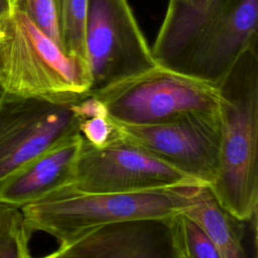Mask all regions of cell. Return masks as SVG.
<instances>
[{
  "label": "cell",
  "instance_id": "6da1fadb",
  "mask_svg": "<svg viewBox=\"0 0 258 258\" xmlns=\"http://www.w3.org/2000/svg\"><path fill=\"white\" fill-rule=\"evenodd\" d=\"M218 88L219 161L209 187L230 216L247 223L257 216L258 206V41Z\"/></svg>",
  "mask_w": 258,
  "mask_h": 258
},
{
  "label": "cell",
  "instance_id": "7a4b0ae2",
  "mask_svg": "<svg viewBox=\"0 0 258 258\" xmlns=\"http://www.w3.org/2000/svg\"><path fill=\"white\" fill-rule=\"evenodd\" d=\"M203 186H179L136 192H78L54 189L22 206L25 229L53 237L66 246L84 233L113 223L171 219L185 211Z\"/></svg>",
  "mask_w": 258,
  "mask_h": 258
},
{
  "label": "cell",
  "instance_id": "3957f363",
  "mask_svg": "<svg viewBox=\"0 0 258 258\" xmlns=\"http://www.w3.org/2000/svg\"><path fill=\"white\" fill-rule=\"evenodd\" d=\"M85 60L69 55L22 12L0 15V88L10 94L56 102L89 93Z\"/></svg>",
  "mask_w": 258,
  "mask_h": 258
},
{
  "label": "cell",
  "instance_id": "277c9868",
  "mask_svg": "<svg viewBox=\"0 0 258 258\" xmlns=\"http://www.w3.org/2000/svg\"><path fill=\"white\" fill-rule=\"evenodd\" d=\"M90 94L104 103L114 122L125 125L217 112L220 99L218 87L160 66Z\"/></svg>",
  "mask_w": 258,
  "mask_h": 258
},
{
  "label": "cell",
  "instance_id": "5b68a950",
  "mask_svg": "<svg viewBox=\"0 0 258 258\" xmlns=\"http://www.w3.org/2000/svg\"><path fill=\"white\" fill-rule=\"evenodd\" d=\"M85 49L89 93L158 66L127 0H88Z\"/></svg>",
  "mask_w": 258,
  "mask_h": 258
},
{
  "label": "cell",
  "instance_id": "8992f818",
  "mask_svg": "<svg viewBox=\"0 0 258 258\" xmlns=\"http://www.w3.org/2000/svg\"><path fill=\"white\" fill-rule=\"evenodd\" d=\"M179 186H207L117 136L103 147L83 139L71 182L63 188L78 192H136Z\"/></svg>",
  "mask_w": 258,
  "mask_h": 258
},
{
  "label": "cell",
  "instance_id": "52a82bcc",
  "mask_svg": "<svg viewBox=\"0 0 258 258\" xmlns=\"http://www.w3.org/2000/svg\"><path fill=\"white\" fill-rule=\"evenodd\" d=\"M78 100L21 97L0 88V184L51 145L79 132L74 110Z\"/></svg>",
  "mask_w": 258,
  "mask_h": 258
},
{
  "label": "cell",
  "instance_id": "ba28073f",
  "mask_svg": "<svg viewBox=\"0 0 258 258\" xmlns=\"http://www.w3.org/2000/svg\"><path fill=\"white\" fill-rule=\"evenodd\" d=\"M115 124L123 139L207 186L214 181L220 145L218 111L191 113L155 124Z\"/></svg>",
  "mask_w": 258,
  "mask_h": 258
},
{
  "label": "cell",
  "instance_id": "9c48e42d",
  "mask_svg": "<svg viewBox=\"0 0 258 258\" xmlns=\"http://www.w3.org/2000/svg\"><path fill=\"white\" fill-rule=\"evenodd\" d=\"M238 0H169L151 47L155 62L183 74L194 53L225 24Z\"/></svg>",
  "mask_w": 258,
  "mask_h": 258
},
{
  "label": "cell",
  "instance_id": "30bf717a",
  "mask_svg": "<svg viewBox=\"0 0 258 258\" xmlns=\"http://www.w3.org/2000/svg\"><path fill=\"white\" fill-rule=\"evenodd\" d=\"M71 258H175L170 219L132 220L92 229L66 246Z\"/></svg>",
  "mask_w": 258,
  "mask_h": 258
},
{
  "label": "cell",
  "instance_id": "8fae6325",
  "mask_svg": "<svg viewBox=\"0 0 258 258\" xmlns=\"http://www.w3.org/2000/svg\"><path fill=\"white\" fill-rule=\"evenodd\" d=\"M83 137L77 132L54 143L0 184V205L20 209L54 189L74 175Z\"/></svg>",
  "mask_w": 258,
  "mask_h": 258
},
{
  "label": "cell",
  "instance_id": "7c38bea8",
  "mask_svg": "<svg viewBox=\"0 0 258 258\" xmlns=\"http://www.w3.org/2000/svg\"><path fill=\"white\" fill-rule=\"evenodd\" d=\"M184 213L204 228L222 258H248L242 244V222L234 219L219 205L209 186L200 188Z\"/></svg>",
  "mask_w": 258,
  "mask_h": 258
},
{
  "label": "cell",
  "instance_id": "4fadbf2b",
  "mask_svg": "<svg viewBox=\"0 0 258 258\" xmlns=\"http://www.w3.org/2000/svg\"><path fill=\"white\" fill-rule=\"evenodd\" d=\"M56 8L63 51L86 61L85 29L88 0H56Z\"/></svg>",
  "mask_w": 258,
  "mask_h": 258
},
{
  "label": "cell",
  "instance_id": "5bb4252c",
  "mask_svg": "<svg viewBox=\"0 0 258 258\" xmlns=\"http://www.w3.org/2000/svg\"><path fill=\"white\" fill-rule=\"evenodd\" d=\"M175 245L185 258H222L204 228L183 212L170 219Z\"/></svg>",
  "mask_w": 258,
  "mask_h": 258
},
{
  "label": "cell",
  "instance_id": "9a60e30c",
  "mask_svg": "<svg viewBox=\"0 0 258 258\" xmlns=\"http://www.w3.org/2000/svg\"><path fill=\"white\" fill-rule=\"evenodd\" d=\"M11 9L22 12L61 48L56 0H11Z\"/></svg>",
  "mask_w": 258,
  "mask_h": 258
},
{
  "label": "cell",
  "instance_id": "2e32d148",
  "mask_svg": "<svg viewBox=\"0 0 258 258\" xmlns=\"http://www.w3.org/2000/svg\"><path fill=\"white\" fill-rule=\"evenodd\" d=\"M30 235L23 226L20 214L15 222L0 234V258H31Z\"/></svg>",
  "mask_w": 258,
  "mask_h": 258
},
{
  "label": "cell",
  "instance_id": "e0dca14e",
  "mask_svg": "<svg viewBox=\"0 0 258 258\" xmlns=\"http://www.w3.org/2000/svg\"><path fill=\"white\" fill-rule=\"evenodd\" d=\"M78 130L83 139L94 147H103L118 136L116 124L109 115L81 120Z\"/></svg>",
  "mask_w": 258,
  "mask_h": 258
},
{
  "label": "cell",
  "instance_id": "ac0fdd59",
  "mask_svg": "<svg viewBox=\"0 0 258 258\" xmlns=\"http://www.w3.org/2000/svg\"><path fill=\"white\" fill-rule=\"evenodd\" d=\"M31 258H33V257H31ZM38 258H71V257H69L61 249L57 248L55 251H53L47 255H44L42 257H38Z\"/></svg>",
  "mask_w": 258,
  "mask_h": 258
},
{
  "label": "cell",
  "instance_id": "d6986e66",
  "mask_svg": "<svg viewBox=\"0 0 258 258\" xmlns=\"http://www.w3.org/2000/svg\"><path fill=\"white\" fill-rule=\"evenodd\" d=\"M11 9V0H0V15Z\"/></svg>",
  "mask_w": 258,
  "mask_h": 258
},
{
  "label": "cell",
  "instance_id": "ffe728a7",
  "mask_svg": "<svg viewBox=\"0 0 258 258\" xmlns=\"http://www.w3.org/2000/svg\"><path fill=\"white\" fill-rule=\"evenodd\" d=\"M175 242V241H174ZM176 246V245H175ZM175 258H185L181 253H180V251L177 249V247H176V256H175Z\"/></svg>",
  "mask_w": 258,
  "mask_h": 258
}]
</instances>
